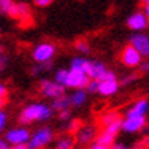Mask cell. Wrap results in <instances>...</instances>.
Returning a JSON list of instances; mask_svg holds the SVG:
<instances>
[{
  "label": "cell",
  "instance_id": "6da1fadb",
  "mask_svg": "<svg viewBox=\"0 0 149 149\" xmlns=\"http://www.w3.org/2000/svg\"><path fill=\"white\" fill-rule=\"evenodd\" d=\"M53 116V111L50 110V107L44 102H32L28 104L18 114V123H22V126L31 125L33 122L37 123H43V122L50 120Z\"/></svg>",
  "mask_w": 149,
  "mask_h": 149
},
{
  "label": "cell",
  "instance_id": "7a4b0ae2",
  "mask_svg": "<svg viewBox=\"0 0 149 149\" xmlns=\"http://www.w3.org/2000/svg\"><path fill=\"white\" fill-rule=\"evenodd\" d=\"M53 139H55V131L49 125H43L37 128L33 132H31V137L26 146H28V149H44L52 143Z\"/></svg>",
  "mask_w": 149,
  "mask_h": 149
},
{
  "label": "cell",
  "instance_id": "3957f363",
  "mask_svg": "<svg viewBox=\"0 0 149 149\" xmlns=\"http://www.w3.org/2000/svg\"><path fill=\"white\" fill-rule=\"evenodd\" d=\"M55 55H56V46L53 44V43H50V41L38 43L32 49V59L35 61V64H41V63H49V61H53Z\"/></svg>",
  "mask_w": 149,
  "mask_h": 149
},
{
  "label": "cell",
  "instance_id": "277c9868",
  "mask_svg": "<svg viewBox=\"0 0 149 149\" xmlns=\"http://www.w3.org/2000/svg\"><path fill=\"white\" fill-rule=\"evenodd\" d=\"M2 137L8 141L9 146H14V145H26L28 140L31 137V131L28 126H14V128H9L6 130L5 134Z\"/></svg>",
  "mask_w": 149,
  "mask_h": 149
},
{
  "label": "cell",
  "instance_id": "5b68a950",
  "mask_svg": "<svg viewBox=\"0 0 149 149\" xmlns=\"http://www.w3.org/2000/svg\"><path fill=\"white\" fill-rule=\"evenodd\" d=\"M40 93L43 94L44 97L47 99H56V97H61L65 94V88L63 85L56 84L55 81H50V79H41L40 81Z\"/></svg>",
  "mask_w": 149,
  "mask_h": 149
},
{
  "label": "cell",
  "instance_id": "8992f818",
  "mask_svg": "<svg viewBox=\"0 0 149 149\" xmlns=\"http://www.w3.org/2000/svg\"><path fill=\"white\" fill-rule=\"evenodd\" d=\"M88 78L84 72L79 70H72L67 69V74H65V82H64V88H73V90H79V88H85Z\"/></svg>",
  "mask_w": 149,
  "mask_h": 149
},
{
  "label": "cell",
  "instance_id": "52a82bcc",
  "mask_svg": "<svg viewBox=\"0 0 149 149\" xmlns=\"http://www.w3.org/2000/svg\"><path fill=\"white\" fill-rule=\"evenodd\" d=\"M130 46L135 52L140 53L141 58H148V55H149V37H148V33H145V32L134 33L130 38Z\"/></svg>",
  "mask_w": 149,
  "mask_h": 149
},
{
  "label": "cell",
  "instance_id": "ba28073f",
  "mask_svg": "<svg viewBox=\"0 0 149 149\" xmlns=\"http://www.w3.org/2000/svg\"><path fill=\"white\" fill-rule=\"evenodd\" d=\"M146 123H148L146 117H125L122 119L120 131H123L126 134H137L145 130Z\"/></svg>",
  "mask_w": 149,
  "mask_h": 149
},
{
  "label": "cell",
  "instance_id": "9c48e42d",
  "mask_svg": "<svg viewBox=\"0 0 149 149\" xmlns=\"http://www.w3.org/2000/svg\"><path fill=\"white\" fill-rule=\"evenodd\" d=\"M120 61L125 67H128V69H137V67H140V64L143 63V58L140 56L139 52H135L132 47L128 44L125 49L122 50Z\"/></svg>",
  "mask_w": 149,
  "mask_h": 149
},
{
  "label": "cell",
  "instance_id": "30bf717a",
  "mask_svg": "<svg viewBox=\"0 0 149 149\" xmlns=\"http://www.w3.org/2000/svg\"><path fill=\"white\" fill-rule=\"evenodd\" d=\"M96 135H97V131H96V126L93 125H81V128L74 132V140L78 141L79 145H90L96 140Z\"/></svg>",
  "mask_w": 149,
  "mask_h": 149
},
{
  "label": "cell",
  "instance_id": "8fae6325",
  "mask_svg": "<svg viewBox=\"0 0 149 149\" xmlns=\"http://www.w3.org/2000/svg\"><path fill=\"white\" fill-rule=\"evenodd\" d=\"M9 17L20 20V23H22V24L31 23V22H32V12H31L29 5H26V3H23V2L14 3V6H12V9H11V12H9Z\"/></svg>",
  "mask_w": 149,
  "mask_h": 149
},
{
  "label": "cell",
  "instance_id": "7c38bea8",
  "mask_svg": "<svg viewBox=\"0 0 149 149\" xmlns=\"http://www.w3.org/2000/svg\"><path fill=\"white\" fill-rule=\"evenodd\" d=\"M126 26L131 31H134V33L143 32L145 29H148V17L141 11H135L134 14L126 18Z\"/></svg>",
  "mask_w": 149,
  "mask_h": 149
},
{
  "label": "cell",
  "instance_id": "4fadbf2b",
  "mask_svg": "<svg viewBox=\"0 0 149 149\" xmlns=\"http://www.w3.org/2000/svg\"><path fill=\"white\" fill-rule=\"evenodd\" d=\"M149 110V102L146 97H140L128 108L125 113V117H146Z\"/></svg>",
  "mask_w": 149,
  "mask_h": 149
},
{
  "label": "cell",
  "instance_id": "5bb4252c",
  "mask_svg": "<svg viewBox=\"0 0 149 149\" xmlns=\"http://www.w3.org/2000/svg\"><path fill=\"white\" fill-rule=\"evenodd\" d=\"M108 72V67L102 63V61H93L90 59L88 67H87V78L88 79H94V81H102L105 73Z\"/></svg>",
  "mask_w": 149,
  "mask_h": 149
},
{
  "label": "cell",
  "instance_id": "9a60e30c",
  "mask_svg": "<svg viewBox=\"0 0 149 149\" xmlns=\"http://www.w3.org/2000/svg\"><path fill=\"white\" fill-rule=\"evenodd\" d=\"M120 90V84L117 78H113V79H105V81H100L99 82V88L97 93L100 96H105V97H110L114 96L117 91Z\"/></svg>",
  "mask_w": 149,
  "mask_h": 149
},
{
  "label": "cell",
  "instance_id": "2e32d148",
  "mask_svg": "<svg viewBox=\"0 0 149 149\" xmlns=\"http://www.w3.org/2000/svg\"><path fill=\"white\" fill-rule=\"evenodd\" d=\"M70 104L72 107L74 108H81L87 104V100H88V94L84 88H79V90H73V93L70 94Z\"/></svg>",
  "mask_w": 149,
  "mask_h": 149
},
{
  "label": "cell",
  "instance_id": "e0dca14e",
  "mask_svg": "<svg viewBox=\"0 0 149 149\" xmlns=\"http://www.w3.org/2000/svg\"><path fill=\"white\" fill-rule=\"evenodd\" d=\"M49 107H50V110H52V111H58V113L65 111V110H70V107H72V104H70V97L67 96V94H64V96H61V97L52 99Z\"/></svg>",
  "mask_w": 149,
  "mask_h": 149
},
{
  "label": "cell",
  "instance_id": "ac0fdd59",
  "mask_svg": "<svg viewBox=\"0 0 149 149\" xmlns=\"http://www.w3.org/2000/svg\"><path fill=\"white\" fill-rule=\"evenodd\" d=\"M74 145H76V140H74L73 135L65 134V135H61V137L56 140L55 149H73Z\"/></svg>",
  "mask_w": 149,
  "mask_h": 149
},
{
  "label": "cell",
  "instance_id": "d6986e66",
  "mask_svg": "<svg viewBox=\"0 0 149 149\" xmlns=\"http://www.w3.org/2000/svg\"><path fill=\"white\" fill-rule=\"evenodd\" d=\"M90 59H87L85 56H74L70 61V69L72 70H79V72H84L87 74V67H88Z\"/></svg>",
  "mask_w": 149,
  "mask_h": 149
},
{
  "label": "cell",
  "instance_id": "ffe728a7",
  "mask_svg": "<svg viewBox=\"0 0 149 149\" xmlns=\"http://www.w3.org/2000/svg\"><path fill=\"white\" fill-rule=\"evenodd\" d=\"M119 119H122V117H120V114L117 111H107V113H104L102 116H100V125H102L104 128L110 126L111 123L117 122Z\"/></svg>",
  "mask_w": 149,
  "mask_h": 149
},
{
  "label": "cell",
  "instance_id": "44dd1931",
  "mask_svg": "<svg viewBox=\"0 0 149 149\" xmlns=\"http://www.w3.org/2000/svg\"><path fill=\"white\" fill-rule=\"evenodd\" d=\"M52 69H53V61H49V63L35 64V65L32 67L31 73L33 74V76H37V74H41V73H49Z\"/></svg>",
  "mask_w": 149,
  "mask_h": 149
},
{
  "label": "cell",
  "instance_id": "7402d4cb",
  "mask_svg": "<svg viewBox=\"0 0 149 149\" xmlns=\"http://www.w3.org/2000/svg\"><path fill=\"white\" fill-rule=\"evenodd\" d=\"M74 49L79 53H82V55H87V53L90 52V44L87 43L85 40H78V41L74 43Z\"/></svg>",
  "mask_w": 149,
  "mask_h": 149
},
{
  "label": "cell",
  "instance_id": "603a6c76",
  "mask_svg": "<svg viewBox=\"0 0 149 149\" xmlns=\"http://www.w3.org/2000/svg\"><path fill=\"white\" fill-rule=\"evenodd\" d=\"M15 2L12 0H0V14H5V15H9V12L12 9Z\"/></svg>",
  "mask_w": 149,
  "mask_h": 149
},
{
  "label": "cell",
  "instance_id": "cb8c5ba5",
  "mask_svg": "<svg viewBox=\"0 0 149 149\" xmlns=\"http://www.w3.org/2000/svg\"><path fill=\"white\" fill-rule=\"evenodd\" d=\"M65 74H67V69H58L55 72V76H53V81L56 84L63 85L64 87V82H65Z\"/></svg>",
  "mask_w": 149,
  "mask_h": 149
},
{
  "label": "cell",
  "instance_id": "d4e9b609",
  "mask_svg": "<svg viewBox=\"0 0 149 149\" xmlns=\"http://www.w3.org/2000/svg\"><path fill=\"white\" fill-rule=\"evenodd\" d=\"M8 122H9L8 113H6L5 110H0V135H2V134L6 131V126H8Z\"/></svg>",
  "mask_w": 149,
  "mask_h": 149
},
{
  "label": "cell",
  "instance_id": "484cf974",
  "mask_svg": "<svg viewBox=\"0 0 149 149\" xmlns=\"http://www.w3.org/2000/svg\"><path fill=\"white\" fill-rule=\"evenodd\" d=\"M97 88H99V82H97V81L88 79V82H87L84 90L87 91V94H94V93H97Z\"/></svg>",
  "mask_w": 149,
  "mask_h": 149
},
{
  "label": "cell",
  "instance_id": "4316f807",
  "mask_svg": "<svg viewBox=\"0 0 149 149\" xmlns=\"http://www.w3.org/2000/svg\"><path fill=\"white\" fill-rule=\"evenodd\" d=\"M79 128H81V120H78V119L69 120V126H67V130H69L70 132H76Z\"/></svg>",
  "mask_w": 149,
  "mask_h": 149
},
{
  "label": "cell",
  "instance_id": "83f0119b",
  "mask_svg": "<svg viewBox=\"0 0 149 149\" xmlns=\"http://www.w3.org/2000/svg\"><path fill=\"white\" fill-rule=\"evenodd\" d=\"M137 74H130V76H125V78H122V81H120V85H123V87H128L130 84H132L134 81H137Z\"/></svg>",
  "mask_w": 149,
  "mask_h": 149
},
{
  "label": "cell",
  "instance_id": "f1b7e54d",
  "mask_svg": "<svg viewBox=\"0 0 149 149\" xmlns=\"http://www.w3.org/2000/svg\"><path fill=\"white\" fill-rule=\"evenodd\" d=\"M58 117L61 122H69V120H72V111L70 110L61 111V113H58Z\"/></svg>",
  "mask_w": 149,
  "mask_h": 149
},
{
  "label": "cell",
  "instance_id": "f546056e",
  "mask_svg": "<svg viewBox=\"0 0 149 149\" xmlns=\"http://www.w3.org/2000/svg\"><path fill=\"white\" fill-rule=\"evenodd\" d=\"M146 148H148V137L141 139L140 141H137L135 145L131 146V149H146Z\"/></svg>",
  "mask_w": 149,
  "mask_h": 149
},
{
  "label": "cell",
  "instance_id": "4dcf8cb0",
  "mask_svg": "<svg viewBox=\"0 0 149 149\" xmlns=\"http://www.w3.org/2000/svg\"><path fill=\"white\" fill-rule=\"evenodd\" d=\"M108 149H131V146L126 145V143H123V141H114V143L108 148Z\"/></svg>",
  "mask_w": 149,
  "mask_h": 149
},
{
  "label": "cell",
  "instance_id": "1f68e13d",
  "mask_svg": "<svg viewBox=\"0 0 149 149\" xmlns=\"http://www.w3.org/2000/svg\"><path fill=\"white\" fill-rule=\"evenodd\" d=\"M53 0H33V5L37 8H47L49 5H52Z\"/></svg>",
  "mask_w": 149,
  "mask_h": 149
},
{
  "label": "cell",
  "instance_id": "d6a6232c",
  "mask_svg": "<svg viewBox=\"0 0 149 149\" xmlns=\"http://www.w3.org/2000/svg\"><path fill=\"white\" fill-rule=\"evenodd\" d=\"M8 61H9V58L6 56L5 53H3L2 56H0V73H2V72L6 69V67H8Z\"/></svg>",
  "mask_w": 149,
  "mask_h": 149
},
{
  "label": "cell",
  "instance_id": "836d02e7",
  "mask_svg": "<svg viewBox=\"0 0 149 149\" xmlns=\"http://www.w3.org/2000/svg\"><path fill=\"white\" fill-rule=\"evenodd\" d=\"M8 96V87H6V84L0 82V97H6Z\"/></svg>",
  "mask_w": 149,
  "mask_h": 149
},
{
  "label": "cell",
  "instance_id": "e575fe53",
  "mask_svg": "<svg viewBox=\"0 0 149 149\" xmlns=\"http://www.w3.org/2000/svg\"><path fill=\"white\" fill-rule=\"evenodd\" d=\"M0 149H9V145H8V141H6L2 135H0Z\"/></svg>",
  "mask_w": 149,
  "mask_h": 149
},
{
  "label": "cell",
  "instance_id": "d590c367",
  "mask_svg": "<svg viewBox=\"0 0 149 149\" xmlns=\"http://www.w3.org/2000/svg\"><path fill=\"white\" fill-rule=\"evenodd\" d=\"M140 70L143 72V73H148V70H149V63H148V61H146V63L143 61V63L140 64Z\"/></svg>",
  "mask_w": 149,
  "mask_h": 149
},
{
  "label": "cell",
  "instance_id": "8d00e7d4",
  "mask_svg": "<svg viewBox=\"0 0 149 149\" xmlns=\"http://www.w3.org/2000/svg\"><path fill=\"white\" fill-rule=\"evenodd\" d=\"M141 12H143V14L149 18V3H148V5H143V9H141Z\"/></svg>",
  "mask_w": 149,
  "mask_h": 149
},
{
  "label": "cell",
  "instance_id": "74e56055",
  "mask_svg": "<svg viewBox=\"0 0 149 149\" xmlns=\"http://www.w3.org/2000/svg\"><path fill=\"white\" fill-rule=\"evenodd\" d=\"M9 149H28L26 145H14V146H9Z\"/></svg>",
  "mask_w": 149,
  "mask_h": 149
},
{
  "label": "cell",
  "instance_id": "f35d334b",
  "mask_svg": "<svg viewBox=\"0 0 149 149\" xmlns=\"http://www.w3.org/2000/svg\"><path fill=\"white\" fill-rule=\"evenodd\" d=\"M88 149H108V148H105V146H100V145H97V143H93Z\"/></svg>",
  "mask_w": 149,
  "mask_h": 149
},
{
  "label": "cell",
  "instance_id": "ab89813d",
  "mask_svg": "<svg viewBox=\"0 0 149 149\" xmlns=\"http://www.w3.org/2000/svg\"><path fill=\"white\" fill-rule=\"evenodd\" d=\"M6 105V97H0V110H3Z\"/></svg>",
  "mask_w": 149,
  "mask_h": 149
},
{
  "label": "cell",
  "instance_id": "60d3db41",
  "mask_svg": "<svg viewBox=\"0 0 149 149\" xmlns=\"http://www.w3.org/2000/svg\"><path fill=\"white\" fill-rule=\"evenodd\" d=\"M2 55H3V44L0 43V56H2Z\"/></svg>",
  "mask_w": 149,
  "mask_h": 149
},
{
  "label": "cell",
  "instance_id": "b9f144b4",
  "mask_svg": "<svg viewBox=\"0 0 149 149\" xmlns=\"http://www.w3.org/2000/svg\"><path fill=\"white\" fill-rule=\"evenodd\" d=\"M140 2L143 3V5H148V3H149V0H140Z\"/></svg>",
  "mask_w": 149,
  "mask_h": 149
}]
</instances>
